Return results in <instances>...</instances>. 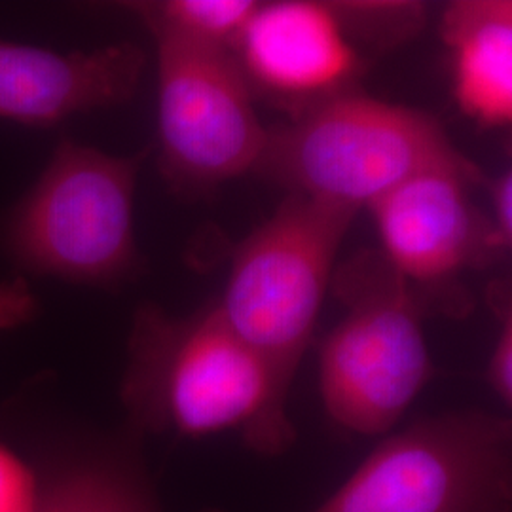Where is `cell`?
Masks as SVG:
<instances>
[{"instance_id":"6da1fadb","label":"cell","mask_w":512,"mask_h":512,"mask_svg":"<svg viewBox=\"0 0 512 512\" xmlns=\"http://www.w3.org/2000/svg\"><path fill=\"white\" fill-rule=\"evenodd\" d=\"M357 213L287 194L274 215L239 243L217 302L228 325L264 366L270 408L247 444L275 458L293 448L287 404Z\"/></svg>"},{"instance_id":"7a4b0ae2","label":"cell","mask_w":512,"mask_h":512,"mask_svg":"<svg viewBox=\"0 0 512 512\" xmlns=\"http://www.w3.org/2000/svg\"><path fill=\"white\" fill-rule=\"evenodd\" d=\"M122 401L141 429L186 439L241 429L247 444L268 416L270 382L217 302L188 315L145 302L129 332Z\"/></svg>"},{"instance_id":"3957f363","label":"cell","mask_w":512,"mask_h":512,"mask_svg":"<svg viewBox=\"0 0 512 512\" xmlns=\"http://www.w3.org/2000/svg\"><path fill=\"white\" fill-rule=\"evenodd\" d=\"M147 150L114 156L59 139L35 184L0 222V247L19 270L116 289L143 270L135 194Z\"/></svg>"},{"instance_id":"277c9868","label":"cell","mask_w":512,"mask_h":512,"mask_svg":"<svg viewBox=\"0 0 512 512\" xmlns=\"http://www.w3.org/2000/svg\"><path fill=\"white\" fill-rule=\"evenodd\" d=\"M463 158L431 114L357 90L268 129L255 173L287 194L359 213L404 181Z\"/></svg>"},{"instance_id":"5b68a950","label":"cell","mask_w":512,"mask_h":512,"mask_svg":"<svg viewBox=\"0 0 512 512\" xmlns=\"http://www.w3.org/2000/svg\"><path fill=\"white\" fill-rule=\"evenodd\" d=\"M330 287L346 311L319 348L325 412L353 435H387L435 378L429 313L376 249L336 266Z\"/></svg>"},{"instance_id":"8992f818","label":"cell","mask_w":512,"mask_h":512,"mask_svg":"<svg viewBox=\"0 0 512 512\" xmlns=\"http://www.w3.org/2000/svg\"><path fill=\"white\" fill-rule=\"evenodd\" d=\"M313 512H512V421L484 410L414 421Z\"/></svg>"},{"instance_id":"52a82bcc","label":"cell","mask_w":512,"mask_h":512,"mask_svg":"<svg viewBox=\"0 0 512 512\" xmlns=\"http://www.w3.org/2000/svg\"><path fill=\"white\" fill-rule=\"evenodd\" d=\"M158 167L181 194L255 173L266 145L256 99L232 54L154 37Z\"/></svg>"},{"instance_id":"ba28073f","label":"cell","mask_w":512,"mask_h":512,"mask_svg":"<svg viewBox=\"0 0 512 512\" xmlns=\"http://www.w3.org/2000/svg\"><path fill=\"white\" fill-rule=\"evenodd\" d=\"M484 181V173L463 158L404 181L368 209L380 241L376 251L429 315L461 317L469 298L456 281L467 270L490 266L484 209L473 200Z\"/></svg>"},{"instance_id":"9c48e42d","label":"cell","mask_w":512,"mask_h":512,"mask_svg":"<svg viewBox=\"0 0 512 512\" xmlns=\"http://www.w3.org/2000/svg\"><path fill=\"white\" fill-rule=\"evenodd\" d=\"M357 0L258 2L232 57L255 99L289 116L357 92L378 54Z\"/></svg>"},{"instance_id":"30bf717a","label":"cell","mask_w":512,"mask_h":512,"mask_svg":"<svg viewBox=\"0 0 512 512\" xmlns=\"http://www.w3.org/2000/svg\"><path fill=\"white\" fill-rule=\"evenodd\" d=\"M147 69L133 42L59 52L0 38V120L50 129L128 103Z\"/></svg>"},{"instance_id":"8fae6325","label":"cell","mask_w":512,"mask_h":512,"mask_svg":"<svg viewBox=\"0 0 512 512\" xmlns=\"http://www.w3.org/2000/svg\"><path fill=\"white\" fill-rule=\"evenodd\" d=\"M452 92L465 118L482 129L512 124V2L456 0L440 19Z\"/></svg>"},{"instance_id":"7c38bea8","label":"cell","mask_w":512,"mask_h":512,"mask_svg":"<svg viewBox=\"0 0 512 512\" xmlns=\"http://www.w3.org/2000/svg\"><path fill=\"white\" fill-rule=\"evenodd\" d=\"M255 0H162L135 4L152 37L232 54L256 10Z\"/></svg>"},{"instance_id":"4fadbf2b","label":"cell","mask_w":512,"mask_h":512,"mask_svg":"<svg viewBox=\"0 0 512 512\" xmlns=\"http://www.w3.org/2000/svg\"><path fill=\"white\" fill-rule=\"evenodd\" d=\"M37 512H156L141 484L109 461H90L50 484Z\"/></svg>"},{"instance_id":"5bb4252c","label":"cell","mask_w":512,"mask_h":512,"mask_svg":"<svg viewBox=\"0 0 512 512\" xmlns=\"http://www.w3.org/2000/svg\"><path fill=\"white\" fill-rule=\"evenodd\" d=\"M492 310L497 319L494 348L486 366V380L495 397L511 408L512 404V298L509 285L499 283L490 291Z\"/></svg>"},{"instance_id":"9a60e30c","label":"cell","mask_w":512,"mask_h":512,"mask_svg":"<svg viewBox=\"0 0 512 512\" xmlns=\"http://www.w3.org/2000/svg\"><path fill=\"white\" fill-rule=\"evenodd\" d=\"M488 190L486 220V245L490 266L503 262L512 249V171L497 173L492 181H484Z\"/></svg>"},{"instance_id":"2e32d148","label":"cell","mask_w":512,"mask_h":512,"mask_svg":"<svg viewBox=\"0 0 512 512\" xmlns=\"http://www.w3.org/2000/svg\"><path fill=\"white\" fill-rule=\"evenodd\" d=\"M35 480L8 448L0 446V512H37Z\"/></svg>"},{"instance_id":"e0dca14e","label":"cell","mask_w":512,"mask_h":512,"mask_svg":"<svg viewBox=\"0 0 512 512\" xmlns=\"http://www.w3.org/2000/svg\"><path fill=\"white\" fill-rule=\"evenodd\" d=\"M40 300L25 275L0 281V330L19 329L35 321Z\"/></svg>"}]
</instances>
